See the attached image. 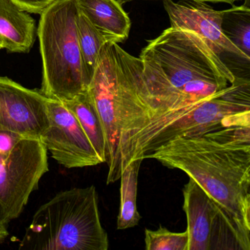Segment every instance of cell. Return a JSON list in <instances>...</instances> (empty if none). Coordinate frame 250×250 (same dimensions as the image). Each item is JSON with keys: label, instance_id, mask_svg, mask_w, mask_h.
Masks as SVG:
<instances>
[{"label": "cell", "instance_id": "3957f363", "mask_svg": "<svg viewBox=\"0 0 250 250\" xmlns=\"http://www.w3.org/2000/svg\"><path fill=\"white\" fill-rule=\"evenodd\" d=\"M87 91L103 128L109 169L106 184H112L128 165V141L153 113L141 61L118 43L106 42Z\"/></svg>", "mask_w": 250, "mask_h": 250}, {"label": "cell", "instance_id": "8fae6325", "mask_svg": "<svg viewBox=\"0 0 250 250\" xmlns=\"http://www.w3.org/2000/svg\"><path fill=\"white\" fill-rule=\"evenodd\" d=\"M183 209L187 217L188 244L187 250H214L215 237L226 235L240 250L238 242L229 229L214 202L194 180L184 186Z\"/></svg>", "mask_w": 250, "mask_h": 250}, {"label": "cell", "instance_id": "ba28073f", "mask_svg": "<svg viewBox=\"0 0 250 250\" xmlns=\"http://www.w3.org/2000/svg\"><path fill=\"white\" fill-rule=\"evenodd\" d=\"M163 5L171 27L195 34L235 77L250 80V58L222 33V11H216L199 0H163Z\"/></svg>", "mask_w": 250, "mask_h": 250}, {"label": "cell", "instance_id": "8992f818", "mask_svg": "<svg viewBox=\"0 0 250 250\" xmlns=\"http://www.w3.org/2000/svg\"><path fill=\"white\" fill-rule=\"evenodd\" d=\"M77 0H59L41 14L37 33L43 61L41 92L65 102L87 91L77 33Z\"/></svg>", "mask_w": 250, "mask_h": 250}, {"label": "cell", "instance_id": "277c9868", "mask_svg": "<svg viewBox=\"0 0 250 250\" xmlns=\"http://www.w3.org/2000/svg\"><path fill=\"white\" fill-rule=\"evenodd\" d=\"M109 238L101 223L94 186L61 191L41 206L20 250H107Z\"/></svg>", "mask_w": 250, "mask_h": 250}, {"label": "cell", "instance_id": "30bf717a", "mask_svg": "<svg viewBox=\"0 0 250 250\" xmlns=\"http://www.w3.org/2000/svg\"><path fill=\"white\" fill-rule=\"evenodd\" d=\"M48 99L0 76V125L25 137L40 138L49 124Z\"/></svg>", "mask_w": 250, "mask_h": 250}, {"label": "cell", "instance_id": "4fadbf2b", "mask_svg": "<svg viewBox=\"0 0 250 250\" xmlns=\"http://www.w3.org/2000/svg\"><path fill=\"white\" fill-rule=\"evenodd\" d=\"M36 21L12 0H0V39L3 49L28 53L36 39Z\"/></svg>", "mask_w": 250, "mask_h": 250}, {"label": "cell", "instance_id": "7c38bea8", "mask_svg": "<svg viewBox=\"0 0 250 250\" xmlns=\"http://www.w3.org/2000/svg\"><path fill=\"white\" fill-rule=\"evenodd\" d=\"M79 11L106 42L118 43L128 39L131 21L118 0H77Z\"/></svg>", "mask_w": 250, "mask_h": 250}, {"label": "cell", "instance_id": "6da1fadb", "mask_svg": "<svg viewBox=\"0 0 250 250\" xmlns=\"http://www.w3.org/2000/svg\"><path fill=\"white\" fill-rule=\"evenodd\" d=\"M184 171L219 208L241 250H250V122L178 137L143 159Z\"/></svg>", "mask_w": 250, "mask_h": 250}, {"label": "cell", "instance_id": "ac0fdd59", "mask_svg": "<svg viewBox=\"0 0 250 250\" xmlns=\"http://www.w3.org/2000/svg\"><path fill=\"white\" fill-rule=\"evenodd\" d=\"M145 243L147 250H187L188 231L174 232L160 226L156 230L146 229Z\"/></svg>", "mask_w": 250, "mask_h": 250}, {"label": "cell", "instance_id": "5bb4252c", "mask_svg": "<svg viewBox=\"0 0 250 250\" xmlns=\"http://www.w3.org/2000/svg\"><path fill=\"white\" fill-rule=\"evenodd\" d=\"M75 115L102 163H106V143L99 115L87 91L61 102Z\"/></svg>", "mask_w": 250, "mask_h": 250}, {"label": "cell", "instance_id": "5b68a950", "mask_svg": "<svg viewBox=\"0 0 250 250\" xmlns=\"http://www.w3.org/2000/svg\"><path fill=\"white\" fill-rule=\"evenodd\" d=\"M250 122V81L236 77L234 83L210 97L187 107L156 114L131 139L130 162L167 142L197 135L232 124Z\"/></svg>", "mask_w": 250, "mask_h": 250}, {"label": "cell", "instance_id": "52a82bcc", "mask_svg": "<svg viewBox=\"0 0 250 250\" xmlns=\"http://www.w3.org/2000/svg\"><path fill=\"white\" fill-rule=\"evenodd\" d=\"M48 171L47 150L39 138L24 137L10 154H0V221L7 225L20 216Z\"/></svg>", "mask_w": 250, "mask_h": 250}, {"label": "cell", "instance_id": "9a60e30c", "mask_svg": "<svg viewBox=\"0 0 250 250\" xmlns=\"http://www.w3.org/2000/svg\"><path fill=\"white\" fill-rule=\"evenodd\" d=\"M143 159L131 161L121 175V203L117 228L125 229L137 226L141 219L137 210V195L139 171Z\"/></svg>", "mask_w": 250, "mask_h": 250}, {"label": "cell", "instance_id": "7402d4cb", "mask_svg": "<svg viewBox=\"0 0 250 250\" xmlns=\"http://www.w3.org/2000/svg\"><path fill=\"white\" fill-rule=\"evenodd\" d=\"M8 229H7L6 224L0 221V244H2L8 236Z\"/></svg>", "mask_w": 250, "mask_h": 250}, {"label": "cell", "instance_id": "44dd1931", "mask_svg": "<svg viewBox=\"0 0 250 250\" xmlns=\"http://www.w3.org/2000/svg\"><path fill=\"white\" fill-rule=\"evenodd\" d=\"M118 2L123 5V4L126 3V2H131L134 0H118ZM202 2H224V3L229 4V5H233L234 2L236 1H240V0H199Z\"/></svg>", "mask_w": 250, "mask_h": 250}, {"label": "cell", "instance_id": "d6986e66", "mask_svg": "<svg viewBox=\"0 0 250 250\" xmlns=\"http://www.w3.org/2000/svg\"><path fill=\"white\" fill-rule=\"evenodd\" d=\"M24 137H27L0 125V154H10L18 143Z\"/></svg>", "mask_w": 250, "mask_h": 250}, {"label": "cell", "instance_id": "ffe728a7", "mask_svg": "<svg viewBox=\"0 0 250 250\" xmlns=\"http://www.w3.org/2000/svg\"><path fill=\"white\" fill-rule=\"evenodd\" d=\"M21 9L27 13L42 14L45 10L59 0H12Z\"/></svg>", "mask_w": 250, "mask_h": 250}, {"label": "cell", "instance_id": "9c48e42d", "mask_svg": "<svg viewBox=\"0 0 250 250\" xmlns=\"http://www.w3.org/2000/svg\"><path fill=\"white\" fill-rule=\"evenodd\" d=\"M49 124L40 140L52 157L65 167L102 164L75 115L60 101L48 99Z\"/></svg>", "mask_w": 250, "mask_h": 250}, {"label": "cell", "instance_id": "7a4b0ae2", "mask_svg": "<svg viewBox=\"0 0 250 250\" xmlns=\"http://www.w3.org/2000/svg\"><path fill=\"white\" fill-rule=\"evenodd\" d=\"M147 42L139 58L153 115L208 99L236 79L188 30L170 27Z\"/></svg>", "mask_w": 250, "mask_h": 250}, {"label": "cell", "instance_id": "603a6c76", "mask_svg": "<svg viewBox=\"0 0 250 250\" xmlns=\"http://www.w3.org/2000/svg\"><path fill=\"white\" fill-rule=\"evenodd\" d=\"M3 49V43H2V40L0 39V49Z\"/></svg>", "mask_w": 250, "mask_h": 250}, {"label": "cell", "instance_id": "2e32d148", "mask_svg": "<svg viewBox=\"0 0 250 250\" xmlns=\"http://www.w3.org/2000/svg\"><path fill=\"white\" fill-rule=\"evenodd\" d=\"M77 26L83 79L87 90L97 65L101 49L106 41L80 11Z\"/></svg>", "mask_w": 250, "mask_h": 250}, {"label": "cell", "instance_id": "e0dca14e", "mask_svg": "<svg viewBox=\"0 0 250 250\" xmlns=\"http://www.w3.org/2000/svg\"><path fill=\"white\" fill-rule=\"evenodd\" d=\"M250 5H233L222 11L221 28L228 41L250 58Z\"/></svg>", "mask_w": 250, "mask_h": 250}]
</instances>
